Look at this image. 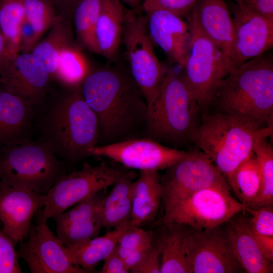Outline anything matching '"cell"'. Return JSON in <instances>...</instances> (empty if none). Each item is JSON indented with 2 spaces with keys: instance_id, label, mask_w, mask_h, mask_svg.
<instances>
[{
  "instance_id": "37",
  "label": "cell",
  "mask_w": 273,
  "mask_h": 273,
  "mask_svg": "<svg viewBox=\"0 0 273 273\" xmlns=\"http://www.w3.org/2000/svg\"><path fill=\"white\" fill-rule=\"evenodd\" d=\"M12 239L0 229V273H20L17 252Z\"/></svg>"
},
{
  "instance_id": "7",
  "label": "cell",
  "mask_w": 273,
  "mask_h": 273,
  "mask_svg": "<svg viewBox=\"0 0 273 273\" xmlns=\"http://www.w3.org/2000/svg\"><path fill=\"white\" fill-rule=\"evenodd\" d=\"M186 19L191 42L188 56L180 70L199 106L206 107L210 105L222 81L237 67L193 20Z\"/></svg>"
},
{
  "instance_id": "17",
  "label": "cell",
  "mask_w": 273,
  "mask_h": 273,
  "mask_svg": "<svg viewBox=\"0 0 273 273\" xmlns=\"http://www.w3.org/2000/svg\"><path fill=\"white\" fill-rule=\"evenodd\" d=\"M50 78L41 62L31 53L6 57L0 62V82L5 89L30 105L42 96Z\"/></svg>"
},
{
  "instance_id": "22",
  "label": "cell",
  "mask_w": 273,
  "mask_h": 273,
  "mask_svg": "<svg viewBox=\"0 0 273 273\" xmlns=\"http://www.w3.org/2000/svg\"><path fill=\"white\" fill-rule=\"evenodd\" d=\"M160 177L158 170L140 171L133 184L130 225L142 227L154 220L162 201Z\"/></svg>"
},
{
  "instance_id": "1",
  "label": "cell",
  "mask_w": 273,
  "mask_h": 273,
  "mask_svg": "<svg viewBox=\"0 0 273 273\" xmlns=\"http://www.w3.org/2000/svg\"><path fill=\"white\" fill-rule=\"evenodd\" d=\"M81 89L98 119L99 139L117 142L140 124H146L147 105L129 69L114 66L91 71Z\"/></svg>"
},
{
  "instance_id": "46",
  "label": "cell",
  "mask_w": 273,
  "mask_h": 273,
  "mask_svg": "<svg viewBox=\"0 0 273 273\" xmlns=\"http://www.w3.org/2000/svg\"><path fill=\"white\" fill-rule=\"evenodd\" d=\"M6 57V46L4 37L0 27V62Z\"/></svg>"
},
{
  "instance_id": "47",
  "label": "cell",
  "mask_w": 273,
  "mask_h": 273,
  "mask_svg": "<svg viewBox=\"0 0 273 273\" xmlns=\"http://www.w3.org/2000/svg\"><path fill=\"white\" fill-rule=\"evenodd\" d=\"M236 2H241V1H242L243 0H235Z\"/></svg>"
},
{
  "instance_id": "9",
  "label": "cell",
  "mask_w": 273,
  "mask_h": 273,
  "mask_svg": "<svg viewBox=\"0 0 273 273\" xmlns=\"http://www.w3.org/2000/svg\"><path fill=\"white\" fill-rule=\"evenodd\" d=\"M125 172L105 161L84 162L81 169L58 179L46 195L44 206L36 213V223L60 214L89 197L113 186Z\"/></svg>"
},
{
  "instance_id": "42",
  "label": "cell",
  "mask_w": 273,
  "mask_h": 273,
  "mask_svg": "<svg viewBox=\"0 0 273 273\" xmlns=\"http://www.w3.org/2000/svg\"><path fill=\"white\" fill-rule=\"evenodd\" d=\"M245 6L270 19H273V0H243Z\"/></svg>"
},
{
  "instance_id": "31",
  "label": "cell",
  "mask_w": 273,
  "mask_h": 273,
  "mask_svg": "<svg viewBox=\"0 0 273 273\" xmlns=\"http://www.w3.org/2000/svg\"><path fill=\"white\" fill-rule=\"evenodd\" d=\"M82 50L74 42L64 47L60 53L55 78L69 89L81 87L91 72Z\"/></svg>"
},
{
  "instance_id": "35",
  "label": "cell",
  "mask_w": 273,
  "mask_h": 273,
  "mask_svg": "<svg viewBox=\"0 0 273 273\" xmlns=\"http://www.w3.org/2000/svg\"><path fill=\"white\" fill-rule=\"evenodd\" d=\"M155 237V233L152 231H146L140 226L131 225L124 231L120 237L116 249L124 259L132 251L141 246L153 241Z\"/></svg>"
},
{
  "instance_id": "2",
  "label": "cell",
  "mask_w": 273,
  "mask_h": 273,
  "mask_svg": "<svg viewBox=\"0 0 273 273\" xmlns=\"http://www.w3.org/2000/svg\"><path fill=\"white\" fill-rule=\"evenodd\" d=\"M272 124L262 126L249 119L218 111L205 115L190 141L216 166L230 189L238 166L254 153L257 143L272 133Z\"/></svg>"
},
{
  "instance_id": "6",
  "label": "cell",
  "mask_w": 273,
  "mask_h": 273,
  "mask_svg": "<svg viewBox=\"0 0 273 273\" xmlns=\"http://www.w3.org/2000/svg\"><path fill=\"white\" fill-rule=\"evenodd\" d=\"M65 174L64 162L45 143L8 144L0 153V179L46 195Z\"/></svg>"
},
{
  "instance_id": "15",
  "label": "cell",
  "mask_w": 273,
  "mask_h": 273,
  "mask_svg": "<svg viewBox=\"0 0 273 273\" xmlns=\"http://www.w3.org/2000/svg\"><path fill=\"white\" fill-rule=\"evenodd\" d=\"M45 202L46 195L0 181V220L15 244L27 238L32 217Z\"/></svg>"
},
{
  "instance_id": "14",
  "label": "cell",
  "mask_w": 273,
  "mask_h": 273,
  "mask_svg": "<svg viewBox=\"0 0 273 273\" xmlns=\"http://www.w3.org/2000/svg\"><path fill=\"white\" fill-rule=\"evenodd\" d=\"M47 222L31 225L17 251L32 273H85L71 261L65 246L49 228Z\"/></svg>"
},
{
  "instance_id": "12",
  "label": "cell",
  "mask_w": 273,
  "mask_h": 273,
  "mask_svg": "<svg viewBox=\"0 0 273 273\" xmlns=\"http://www.w3.org/2000/svg\"><path fill=\"white\" fill-rule=\"evenodd\" d=\"M185 243L191 273L244 271L233 250L225 223L204 229L186 225Z\"/></svg>"
},
{
  "instance_id": "23",
  "label": "cell",
  "mask_w": 273,
  "mask_h": 273,
  "mask_svg": "<svg viewBox=\"0 0 273 273\" xmlns=\"http://www.w3.org/2000/svg\"><path fill=\"white\" fill-rule=\"evenodd\" d=\"M134 171L125 172L113 184L109 194L102 199L99 217L103 228L111 230L129 223L132 200Z\"/></svg>"
},
{
  "instance_id": "28",
  "label": "cell",
  "mask_w": 273,
  "mask_h": 273,
  "mask_svg": "<svg viewBox=\"0 0 273 273\" xmlns=\"http://www.w3.org/2000/svg\"><path fill=\"white\" fill-rule=\"evenodd\" d=\"M71 19L58 15L47 36L31 53L43 64L50 77L55 78L59 55L66 46L74 42Z\"/></svg>"
},
{
  "instance_id": "4",
  "label": "cell",
  "mask_w": 273,
  "mask_h": 273,
  "mask_svg": "<svg viewBox=\"0 0 273 273\" xmlns=\"http://www.w3.org/2000/svg\"><path fill=\"white\" fill-rule=\"evenodd\" d=\"M45 141L56 155L75 160L89 155L100 137L97 116L85 102L81 87L70 89L49 113Z\"/></svg>"
},
{
  "instance_id": "33",
  "label": "cell",
  "mask_w": 273,
  "mask_h": 273,
  "mask_svg": "<svg viewBox=\"0 0 273 273\" xmlns=\"http://www.w3.org/2000/svg\"><path fill=\"white\" fill-rule=\"evenodd\" d=\"M260 172V186L256 198L247 207L256 209L273 206V150L266 138L262 139L254 151Z\"/></svg>"
},
{
  "instance_id": "5",
  "label": "cell",
  "mask_w": 273,
  "mask_h": 273,
  "mask_svg": "<svg viewBox=\"0 0 273 273\" xmlns=\"http://www.w3.org/2000/svg\"><path fill=\"white\" fill-rule=\"evenodd\" d=\"M199 108L181 70L170 67L148 114L149 139L174 144L190 141Z\"/></svg>"
},
{
  "instance_id": "34",
  "label": "cell",
  "mask_w": 273,
  "mask_h": 273,
  "mask_svg": "<svg viewBox=\"0 0 273 273\" xmlns=\"http://www.w3.org/2000/svg\"><path fill=\"white\" fill-rule=\"evenodd\" d=\"M260 186V172L254 153L237 168L231 189L246 207L257 195Z\"/></svg>"
},
{
  "instance_id": "32",
  "label": "cell",
  "mask_w": 273,
  "mask_h": 273,
  "mask_svg": "<svg viewBox=\"0 0 273 273\" xmlns=\"http://www.w3.org/2000/svg\"><path fill=\"white\" fill-rule=\"evenodd\" d=\"M25 0H0V27L6 46V57L20 53L19 32L25 13Z\"/></svg>"
},
{
  "instance_id": "38",
  "label": "cell",
  "mask_w": 273,
  "mask_h": 273,
  "mask_svg": "<svg viewBox=\"0 0 273 273\" xmlns=\"http://www.w3.org/2000/svg\"><path fill=\"white\" fill-rule=\"evenodd\" d=\"M197 0H144L142 8L144 12L160 9L185 17Z\"/></svg>"
},
{
  "instance_id": "18",
  "label": "cell",
  "mask_w": 273,
  "mask_h": 273,
  "mask_svg": "<svg viewBox=\"0 0 273 273\" xmlns=\"http://www.w3.org/2000/svg\"><path fill=\"white\" fill-rule=\"evenodd\" d=\"M185 17L193 20L237 68L235 28L224 0H197Z\"/></svg>"
},
{
  "instance_id": "21",
  "label": "cell",
  "mask_w": 273,
  "mask_h": 273,
  "mask_svg": "<svg viewBox=\"0 0 273 273\" xmlns=\"http://www.w3.org/2000/svg\"><path fill=\"white\" fill-rule=\"evenodd\" d=\"M233 250L243 269L248 273H271L272 262L260 251L248 222L245 211L225 223Z\"/></svg>"
},
{
  "instance_id": "27",
  "label": "cell",
  "mask_w": 273,
  "mask_h": 273,
  "mask_svg": "<svg viewBox=\"0 0 273 273\" xmlns=\"http://www.w3.org/2000/svg\"><path fill=\"white\" fill-rule=\"evenodd\" d=\"M129 223L108 231L104 235L73 245L65 246L73 263L84 269L86 272L94 271L101 261H104L115 249L118 241Z\"/></svg>"
},
{
  "instance_id": "41",
  "label": "cell",
  "mask_w": 273,
  "mask_h": 273,
  "mask_svg": "<svg viewBox=\"0 0 273 273\" xmlns=\"http://www.w3.org/2000/svg\"><path fill=\"white\" fill-rule=\"evenodd\" d=\"M116 248V247H115ZM129 270L116 248L105 259L101 273H127Z\"/></svg>"
},
{
  "instance_id": "8",
  "label": "cell",
  "mask_w": 273,
  "mask_h": 273,
  "mask_svg": "<svg viewBox=\"0 0 273 273\" xmlns=\"http://www.w3.org/2000/svg\"><path fill=\"white\" fill-rule=\"evenodd\" d=\"M138 11L125 9L122 42L126 49L129 71L146 100L149 112L170 67L156 55L146 15Z\"/></svg>"
},
{
  "instance_id": "24",
  "label": "cell",
  "mask_w": 273,
  "mask_h": 273,
  "mask_svg": "<svg viewBox=\"0 0 273 273\" xmlns=\"http://www.w3.org/2000/svg\"><path fill=\"white\" fill-rule=\"evenodd\" d=\"M24 8L19 32V51L28 53L49 30L58 14L51 0H25Z\"/></svg>"
},
{
  "instance_id": "44",
  "label": "cell",
  "mask_w": 273,
  "mask_h": 273,
  "mask_svg": "<svg viewBox=\"0 0 273 273\" xmlns=\"http://www.w3.org/2000/svg\"><path fill=\"white\" fill-rule=\"evenodd\" d=\"M253 234L263 255L267 259L273 262V237L260 235L254 233Z\"/></svg>"
},
{
  "instance_id": "30",
  "label": "cell",
  "mask_w": 273,
  "mask_h": 273,
  "mask_svg": "<svg viewBox=\"0 0 273 273\" xmlns=\"http://www.w3.org/2000/svg\"><path fill=\"white\" fill-rule=\"evenodd\" d=\"M103 0H81L75 7L72 18L76 44L82 49L101 55L96 29Z\"/></svg>"
},
{
  "instance_id": "39",
  "label": "cell",
  "mask_w": 273,
  "mask_h": 273,
  "mask_svg": "<svg viewBox=\"0 0 273 273\" xmlns=\"http://www.w3.org/2000/svg\"><path fill=\"white\" fill-rule=\"evenodd\" d=\"M160 248L155 238L153 246L143 262L132 273H160Z\"/></svg>"
},
{
  "instance_id": "19",
  "label": "cell",
  "mask_w": 273,
  "mask_h": 273,
  "mask_svg": "<svg viewBox=\"0 0 273 273\" xmlns=\"http://www.w3.org/2000/svg\"><path fill=\"white\" fill-rule=\"evenodd\" d=\"M149 36L153 44L164 52L169 60L182 67L189 55L191 34L183 17L155 9L146 12Z\"/></svg>"
},
{
  "instance_id": "20",
  "label": "cell",
  "mask_w": 273,
  "mask_h": 273,
  "mask_svg": "<svg viewBox=\"0 0 273 273\" xmlns=\"http://www.w3.org/2000/svg\"><path fill=\"white\" fill-rule=\"evenodd\" d=\"M98 192L53 218L57 237L65 246L75 245L98 236L102 225L99 208L102 195Z\"/></svg>"
},
{
  "instance_id": "29",
  "label": "cell",
  "mask_w": 273,
  "mask_h": 273,
  "mask_svg": "<svg viewBox=\"0 0 273 273\" xmlns=\"http://www.w3.org/2000/svg\"><path fill=\"white\" fill-rule=\"evenodd\" d=\"M30 105L12 93L0 91V143H16L28 123Z\"/></svg>"
},
{
  "instance_id": "13",
  "label": "cell",
  "mask_w": 273,
  "mask_h": 273,
  "mask_svg": "<svg viewBox=\"0 0 273 273\" xmlns=\"http://www.w3.org/2000/svg\"><path fill=\"white\" fill-rule=\"evenodd\" d=\"M188 153L163 146L149 138L130 139L96 146L88 151L89 155L107 157L127 168L140 171L166 169Z\"/></svg>"
},
{
  "instance_id": "3",
  "label": "cell",
  "mask_w": 273,
  "mask_h": 273,
  "mask_svg": "<svg viewBox=\"0 0 273 273\" xmlns=\"http://www.w3.org/2000/svg\"><path fill=\"white\" fill-rule=\"evenodd\" d=\"M218 111L253 121L272 124L273 55L271 51L241 64L221 82L211 104Z\"/></svg>"
},
{
  "instance_id": "26",
  "label": "cell",
  "mask_w": 273,
  "mask_h": 273,
  "mask_svg": "<svg viewBox=\"0 0 273 273\" xmlns=\"http://www.w3.org/2000/svg\"><path fill=\"white\" fill-rule=\"evenodd\" d=\"M155 240L160 248V273H191L185 243L186 225L161 224Z\"/></svg>"
},
{
  "instance_id": "45",
  "label": "cell",
  "mask_w": 273,
  "mask_h": 273,
  "mask_svg": "<svg viewBox=\"0 0 273 273\" xmlns=\"http://www.w3.org/2000/svg\"><path fill=\"white\" fill-rule=\"evenodd\" d=\"M123 4H124L129 7L130 9L139 11L143 3V0H119Z\"/></svg>"
},
{
  "instance_id": "25",
  "label": "cell",
  "mask_w": 273,
  "mask_h": 273,
  "mask_svg": "<svg viewBox=\"0 0 273 273\" xmlns=\"http://www.w3.org/2000/svg\"><path fill=\"white\" fill-rule=\"evenodd\" d=\"M125 8L119 0H103L96 35L102 55L108 61L114 60L122 42Z\"/></svg>"
},
{
  "instance_id": "43",
  "label": "cell",
  "mask_w": 273,
  "mask_h": 273,
  "mask_svg": "<svg viewBox=\"0 0 273 273\" xmlns=\"http://www.w3.org/2000/svg\"><path fill=\"white\" fill-rule=\"evenodd\" d=\"M58 15L71 19L74 10L81 0H51Z\"/></svg>"
},
{
  "instance_id": "11",
  "label": "cell",
  "mask_w": 273,
  "mask_h": 273,
  "mask_svg": "<svg viewBox=\"0 0 273 273\" xmlns=\"http://www.w3.org/2000/svg\"><path fill=\"white\" fill-rule=\"evenodd\" d=\"M160 183L164 213L200 190L229 187L222 174L199 150L189 152L184 158L166 168Z\"/></svg>"
},
{
  "instance_id": "16",
  "label": "cell",
  "mask_w": 273,
  "mask_h": 273,
  "mask_svg": "<svg viewBox=\"0 0 273 273\" xmlns=\"http://www.w3.org/2000/svg\"><path fill=\"white\" fill-rule=\"evenodd\" d=\"M236 35V65L271 50L273 48V19L249 9L240 2L229 7Z\"/></svg>"
},
{
  "instance_id": "10",
  "label": "cell",
  "mask_w": 273,
  "mask_h": 273,
  "mask_svg": "<svg viewBox=\"0 0 273 273\" xmlns=\"http://www.w3.org/2000/svg\"><path fill=\"white\" fill-rule=\"evenodd\" d=\"M230 190L229 187L219 186L197 192L164 213L155 225L175 222L204 229L225 223L246 208Z\"/></svg>"
},
{
  "instance_id": "36",
  "label": "cell",
  "mask_w": 273,
  "mask_h": 273,
  "mask_svg": "<svg viewBox=\"0 0 273 273\" xmlns=\"http://www.w3.org/2000/svg\"><path fill=\"white\" fill-rule=\"evenodd\" d=\"M245 211L251 215L248 222L254 233L273 237V206L256 209L246 207Z\"/></svg>"
},
{
  "instance_id": "40",
  "label": "cell",
  "mask_w": 273,
  "mask_h": 273,
  "mask_svg": "<svg viewBox=\"0 0 273 273\" xmlns=\"http://www.w3.org/2000/svg\"><path fill=\"white\" fill-rule=\"evenodd\" d=\"M154 240L153 241L141 246L128 254L125 258L124 261L129 270V272H132L143 262L152 249Z\"/></svg>"
}]
</instances>
